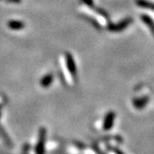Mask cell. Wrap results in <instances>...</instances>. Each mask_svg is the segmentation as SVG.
I'll return each mask as SVG.
<instances>
[{
    "instance_id": "cell-1",
    "label": "cell",
    "mask_w": 154,
    "mask_h": 154,
    "mask_svg": "<svg viewBox=\"0 0 154 154\" xmlns=\"http://www.w3.org/2000/svg\"><path fill=\"white\" fill-rule=\"evenodd\" d=\"M46 140V129L41 128L38 131V139L36 146V154H44Z\"/></svg>"
},
{
    "instance_id": "cell-2",
    "label": "cell",
    "mask_w": 154,
    "mask_h": 154,
    "mask_svg": "<svg viewBox=\"0 0 154 154\" xmlns=\"http://www.w3.org/2000/svg\"><path fill=\"white\" fill-rule=\"evenodd\" d=\"M65 61H66V67L68 71L72 75H75L76 73V65H75L73 56L69 52H67L65 54Z\"/></svg>"
},
{
    "instance_id": "cell-3",
    "label": "cell",
    "mask_w": 154,
    "mask_h": 154,
    "mask_svg": "<svg viewBox=\"0 0 154 154\" xmlns=\"http://www.w3.org/2000/svg\"><path fill=\"white\" fill-rule=\"evenodd\" d=\"M8 27L12 30H21L25 27V24L21 21H17V20H11L8 22Z\"/></svg>"
},
{
    "instance_id": "cell-4",
    "label": "cell",
    "mask_w": 154,
    "mask_h": 154,
    "mask_svg": "<svg viewBox=\"0 0 154 154\" xmlns=\"http://www.w3.org/2000/svg\"><path fill=\"white\" fill-rule=\"evenodd\" d=\"M52 81H53V75L52 74H47L41 79L40 85L42 88H48L52 83Z\"/></svg>"
},
{
    "instance_id": "cell-5",
    "label": "cell",
    "mask_w": 154,
    "mask_h": 154,
    "mask_svg": "<svg viewBox=\"0 0 154 154\" xmlns=\"http://www.w3.org/2000/svg\"><path fill=\"white\" fill-rule=\"evenodd\" d=\"M113 121H114V114L113 113H109L105 117V126H104L105 129H109L110 127L112 126Z\"/></svg>"
},
{
    "instance_id": "cell-6",
    "label": "cell",
    "mask_w": 154,
    "mask_h": 154,
    "mask_svg": "<svg viewBox=\"0 0 154 154\" xmlns=\"http://www.w3.org/2000/svg\"><path fill=\"white\" fill-rule=\"evenodd\" d=\"M137 3L139 4V5L143 6L145 8H149V9L153 10L154 11V5H152V4H150V3H148V2H146V1H143V0H139Z\"/></svg>"
},
{
    "instance_id": "cell-7",
    "label": "cell",
    "mask_w": 154,
    "mask_h": 154,
    "mask_svg": "<svg viewBox=\"0 0 154 154\" xmlns=\"http://www.w3.org/2000/svg\"><path fill=\"white\" fill-rule=\"evenodd\" d=\"M143 19H144V22H146V24H148L149 26L152 27V22H151V20L149 19L148 17H143ZM151 29L153 31V33H154V28H151Z\"/></svg>"
},
{
    "instance_id": "cell-8",
    "label": "cell",
    "mask_w": 154,
    "mask_h": 154,
    "mask_svg": "<svg viewBox=\"0 0 154 154\" xmlns=\"http://www.w3.org/2000/svg\"><path fill=\"white\" fill-rule=\"evenodd\" d=\"M82 1L86 4V5L89 6V7L94 6V0H82Z\"/></svg>"
},
{
    "instance_id": "cell-9",
    "label": "cell",
    "mask_w": 154,
    "mask_h": 154,
    "mask_svg": "<svg viewBox=\"0 0 154 154\" xmlns=\"http://www.w3.org/2000/svg\"><path fill=\"white\" fill-rule=\"evenodd\" d=\"M5 1L11 4H20L22 2V0H5Z\"/></svg>"
},
{
    "instance_id": "cell-10",
    "label": "cell",
    "mask_w": 154,
    "mask_h": 154,
    "mask_svg": "<svg viewBox=\"0 0 154 154\" xmlns=\"http://www.w3.org/2000/svg\"><path fill=\"white\" fill-rule=\"evenodd\" d=\"M0 116H1V113H0Z\"/></svg>"
}]
</instances>
